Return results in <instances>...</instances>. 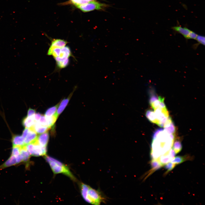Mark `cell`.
Segmentation results:
<instances>
[{
  "label": "cell",
  "mask_w": 205,
  "mask_h": 205,
  "mask_svg": "<svg viewBox=\"0 0 205 205\" xmlns=\"http://www.w3.org/2000/svg\"><path fill=\"white\" fill-rule=\"evenodd\" d=\"M80 184L81 196L86 202L94 205H100L102 203L106 202L107 197L100 189L96 190L82 183Z\"/></svg>",
  "instance_id": "6da1fadb"
},
{
  "label": "cell",
  "mask_w": 205,
  "mask_h": 205,
  "mask_svg": "<svg viewBox=\"0 0 205 205\" xmlns=\"http://www.w3.org/2000/svg\"><path fill=\"white\" fill-rule=\"evenodd\" d=\"M44 158L48 163L54 174L62 173L67 176L73 181H76L75 178L65 165L55 158L46 155L44 156Z\"/></svg>",
  "instance_id": "7a4b0ae2"
},
{
  "label": "cell",
  "mask_w": 205,
  "mask_h": 205,
  "mask_svg": "<svg viewBox=\"0 0 205 205\" xmlns=\"http://www.w3.org/2000/svg\"><path fill=\"white\" fill-rule=\"evenodd\" d=\"M26 149L30 155L39 157L45 155L47 151L46 147H42L35 142L25 145Z\"/></svg>",
  "instance_id": "3957f363"
},
{
  "label": "cell",
  "mask_w": 205,
  "mask_h": 205,
  "mask_svg": "<svg viewBox=\"0 0 205 205\" xmlns=\"http://www.w3.org/2000/svg\"><path fill=\"white\" fill-rule=\"evenodd\" d=\"M106 5L93 0L85 3L77 5L76 7L83 12H89L94 10L102 9Z\"/></svg>",
  "instance_id": "277c9868"
},
{
  "label": "cell",
  "mask_w": 205,
  "mask_h": 205,
  "mask_svg": "<svg viewBox=\"0 0 205 205\" xmlns=\"http://www.w3.org/2000/svg\"><path fill=\"white\" fill-rule=\"evenodd\" d=\"M20 155L18 156L11 155L9 159L0 166V170L3 169L14 165L22 162Z\"/></svg>",
  "instance_id": "5b68a950"
},
{
  "label": "cell",
  "mask_w": 205,
  "mask_h": 205,
  "mask_svg": "<svg viewBox=\"0 0 205 205\" xmlns=\"http://www.w3.org/2000/svg\"><path fill=\"white\" fill-rule=\"evenodd\" d=\"M176 153L173 149H171L167 153L159 157V160H158L162 166L170 162L174 157Z\"/></svg>",
  "instance_id": "8992f818"
},
{
  "label": "cell",
  "mask_w": 205,
  "mask_h": 205,
  "mask_svg": "<svg viewBox=\"0 0 205 205\" xmlns=\"http://www.w3.org/2000/svg\"><path fill=\"white\" fill-rule=\"evenodd\" d=\"M49 138V133L47 131L38 136L36 142L42 146L47 147Z\"/></svg>",
  "instance_id": "52a82bcc"
},
{
  "label": "cell",
  "mask_w": 205,
  "mask_h": 205,
  "mask_svg": "<svg viewBox=\"0 0 205 205\" xmlns=\"http://www.w3.org/2000/svg\"><path fill=\"white\" fill-rule=\"evenodd\" d=\"M72 92L68 97L66 98L63 99L61 102L59 103V104L56 112V114L58 116L63 111L67 105L73 93Z\"/></svg>",
  "instance_id": "ba28073f"
},
{
  "label": "cell",
  "mask_w": 205,
  "mask_h": 205,
  "mask_svg": "<svg viewBox=\"0 0 205 205\" xmlns=\"http://www.w3.org/2000/svg\"><path fill=\"white\" fill-rule=\"evenodd\" d=\"M50 128L41 124L39 122H36L30 129L33 130L36 133L42 134L47 132Z\"/></svg>",
  "instance_id": "9c48e42d"
},
{
  "label": "cell",
  "mask_w": 205,
  "mask_h": 205,
  "mask_svg": "<svg viewBox=\"0 0 205 205\" xmlns=\"http://www.w3.org/2000/svg\"><path fill=\"white\" fill-rule=\"evenodd\" d=\"M37 136L36 133L33 130L29 128L28 134L24 139L25 145L35 142Z\"/></svg>",
  "instance_id": "30bf717a"
},
{
  "label": "cell",
  "mask_w": 205,
  "mask_h": 205,
  "mask_svg": "<svg viewBox=\"0 0 205 205\" xmlns=\"http://www.w3.org/2000/svg\"><path fill=\"white\" fill-rule=\"evenodd\" d=\"M11 141L13 147H22L25 145L24 139L22 136L14 135L12 137Z\"/></svg>",
  "instance_id": "8fae6325"
},
{
  "label": "cell",
  "mask_w": 205,
  "mask_h": 205,
  "mask_svg": "<svg viewBox=\"0 0 205 205\" xmlns=\"http://www.w3.org/2000/svg\"><path fill=\"white\" fill-rule=\"evenodd\" d=\"M72 56L70 48L68 46H65L61 48L60 54L58 57L62 61L65 60Z\"/></svg>",
  "instance_id": "7c38bea8"
},
{
  "label": "cell",
  "mask_w": 205,
  "mask_h": 205,
  "mask_svg": "<svg viewBox=\"0 0 205 205\" xmlns=\"http://www.w3.org/2000/svg\"><path fill=\"white\" fill-rule=\"evenodd\" d=\"M34 115L30 117L26 116L23 118L22 123V125L25 128H30L34 125L35 122Z\"/></svg>",
  "instance_id": "4fadbf2b"
},
{
  "label": "cell",
  "mask_w": 205,
  "mask_h": 205,
  "mask_svg": "<svg viewBox=\"0 0 205 205\" xmlns=\"http://www.w3.org/2000/svg\"><path fill=\"white\" fill-rule=\"evenodd\" d=\"M30 155L25 148V145L21 147L20 156L22 162L25 163L28 165L29 161Z\"/></svg>",
  "instance_id": "5bb4252c"
},
{
  "label": "cell",
  "mask_w": 205,
  "mask_h": 205,
  "mask_svg": "<svg viewBox=\"0 0 205 205\" xmlns=\"http://www.w3.org/2000/svg\"><path fill=\"white\" fill-rule=\"evenodd\" d=\"M173 29L182 35L186 39H188L189 34L191 30L186 27H182L180 26L173 27Z\"/></svg>",
  "instance_id": "9a60e30c"
},
{
  "label": "cell",
  "mask_w": 205,
  "mask_h": 205,
  "mask_svg": "<svg viewBox=\"0 0 205 205\" xmlns=\"http://www.w3.org/2000/svg\"><path fill=\"white\" fill-rule=\"evenodd\" d=\"M67 43V41L64 40L53 39L52 40L51 45L61 48L65 46Z\"/></svg>",
  "instance_id": "2e32d148"
},
{
  "label": "cell",
  "mask_w": 205,
  "mask_h": 205,
  "mask_svg": "<svg viewBox=\"0 0 205 205\" xmlns=\"http://www.w3.org/2000/svg\"><path fill=\"white\" fill-rule=\"evenodd\" d=\"M190 157L187 155L184 156H177L175 157L171 160V162L175 165L179 164L186 161L189 160Z\"/></svg>",
  "instance_id": "e0dca14e"
},
{
  "label": "cell",
  "mask_w": 205,
  "mask_h": 205,
  "mask_svg": "<svg viewBox=\"0 0 205 205\" xmlns=\"http://www.w3.org/2000/svg\"><path fill=\"white\" fill-rule=\"evenodd\" d=\"M58 116L56 113L50 117H46V126L51 128L54 125Z\"/></svg>",
  "instance_id": "ac0fdd59"
},
{
  "label": "cell",
  "mask_w": 205,
  "mask_h": 205,
  "mask_svg": "<svg viewBox=\"0 0 205 205\" xmlns=\"http://www.w3.org/2000/svg\"><path fill=\"white\" fill-rule=\"evenodd\" d=\"M145 116L148 120L151 122L157 124V120L154 112L151 110L146 111Z\"/></svg>",
  "instance_id": "d6986e66"
},
{
  "label": "cell",
  "mask_w": 205,
  "mask_h": 205,
  "mask_svg": "<svg viewBox=\"0 0 205 205\" xmlns=\"http://www.w3.org/2000/svg\"><path fill=\"white\" fill-rule=\"evenodd\" d=\"M59 103L56 105L48 109L45 112L44 115L46 117H50L53 116L56 113Z\"/></svg>",
  "instance_id": "ffe728a7"
},
{
  "label": "cell",
  "mask_w": 205,
  "mask_h": 205,
  "mask_svg": "<svg viewBox=\"0 0 205 205\" xmlns=\"http://www.w3.org/2000/svg\"><path fill=\"white\" fill-rule=\"evenodd\" d=\"M173 149L176 154L179 153L182 150V145L181 142L178 140H176L173 144Z\"/></svg>",
  "instance_id": "44dd1931"
},
{
  "label": "cell",
  "mask_w": 205,
  "mask_h": 205,
  "mask_svg": "<svg viewBox=\"0 0 205 205\" xmlns=\"http://www.w3.org/2000/svg\"><path fill=\"white\" fill-rule=\"evenodd\" d=\"M151 165L152 167V172L153 171L157 170L162 166L157 159H152L151 162Z\"/></svg>",
  "instance_id": "7402d4cb"
},
{
  "label": "cell",
  "mask_w": 205,
  "mask_h": 205,
  "mask_svg": "<svg viewBox=\"0 0 205 205\" xmlns=\"http://www.w3.org/2000/svg\"><path fill=\"white\" fill-rule=\"evenodd\" d=\"M58 67L60 68H63L67 66L69 64V58L63 61L56 62Z\"/></svg>",
  "instance_id": "603a6c76"
},
{
  "label": "cell",
  "mask_w": 205,
  "mask_h": 205,
  "mask_svg": "<svg viewBox=\"0 0 205 205\" xmlns=\"http://www.w3.org/2000/svg\"><path fill=\"white\" fill-rule=\"evenodd\" d=\"M93 0H70V2L73 5L76 6L82 5Z\"/></svg>",
  "instance_id": "cb8c5ba5"
},
{
  "label": "cell",
  "mask_w": 205,
  "mask_h": 205,
  "mask_svg": "<svg viewBox=\"0 0 205 205\" xmlns=\"http://www.w3.org/2000/svg\"><path fill=\"white\" fill-rule=\"evenodd\" d=\"M21 147L18 146L13 147L11 155L18 156L20 155Z\"/></svg>",
  "instance_id": "d4e9b609"
},
{
  "label": "cell",
  "mask_w": 205,
  "mask_h": 205,
  "mask_svg": "<svg viewBox=\"0 0 205 205\" xmlns=\"http://www.w3.org/2000/svg\"><path fill=\"white\" fill-rule=\"evenodd\" d=\"M175 165H176L173 163L171 162H169L165 164L164 166L165 168L167 170V171L165 173H167L169 171L172 170Z\"/></svg>",
  "instance_id": "484cf974"
},
{
  "label": "cell",
  "mask_w": 205,
  "mask_h": 205,
  "mask_svg": "<svg viewBox=\"0 0 205 205\" xmlns=\"http://www.w3.org/2000/svg\"><path fill=\"white\" fill-rule=\"evenodd\" d=\"M195 40L198 42V44L205 45V37L201 35H198Z\"/></svg>",
  "instance_id": "4316f807"
},
{
  "label": "cell",
  "mask_w": 205,
  "mask_h": 205,
  "mask_svg": "<svg viewBox=\"0 0 205 205\" xmlns=\"http://www.w3.org/2000/svg\"><path fill=\"white\" fill-rule=\"evenodd\" d=\"M61 48H55L52 54V55L55 58L58 57L60 53Z\"/></svg>",
  "instance_id": "83f0119b"
},
{
  "label": "cell",
  "mask_w": 205,
  "mask_h": 205,
  "mask_svg": "<svg viewBox=\"0 0 205 205\" xmlns=\"http://www.w3.org/2000/svg\"><path fill=\"white\" fill-rule=\"evenodd\" d=\"M39 122L42 125L46 126V117L45 115H42Z\"/></svg>",
  "instance_id": "f1b7e54d"
},
{
  "label": "cell",
  "mask_w": 205,
  "mask_h": 205,
  "mask_svg": "<svg viewBox=\"0 0 205 205\" xmlns=\"http://www.w3.org/2000/svg\"><path fill=\"white\" fill-rule=\"evenodd\" d=\"M198 35L194 32L191 31L188 37V39H195Z\"/></svg>",
  "instance_id": "f546056e"
},
{
  "label": "cell",
  "mask_w": 205,
  "mask_h": 205,
  "mask_svg": "<svg viewBox=\"0 0 205 205\" xmlns=\"http://www.w3.org/2000/svg\"><path fill=\"white\" fill-rule=\"evenodd\" d=\"M35 110L29 108L28 111L27 116L28 117L33 116L35 114Z\"/></svg>",
  "instance_id": "4dcf8cb0"
},
{
  "label": "cell",
  "mask_w": 205,
  "mask_h": 205,
  "mask_svg": "<svg viewBox=\"0 0 205 205\" xmlns=\"http://www.w3.org/2000/svg\"><path fill=\"white\" fill-rule=\"evenodd\" d=\"M56 48L57 47L55 46L51 45L48 51L47 54L48 55H51L54 49Z\"/></svg>",
  "instance_id": "1f68e13d"
},
{
  "label": "cell",
  "mask_w": 205,
  "mask_h": 205,
  "mask_svg": "<svg viewBox=\"0 0 205 205\" xmlns=\"http://www.w3.org/2000/svg\"><path fill=\"white\" fill-rule=\"evenodd\" d=\"M42 114L39 113H36L34 115V119L36 122H39Z\"/></svg>",
  "instance_id": "d6a6232c"
},
{
  "label": "cell",
  "mask_w": 205,
  "mask_h": 205,
  "mask_svg": "<svg viewBox=\"0 0 205 205\" xmlns=\"http://www.w3.org/2000/svg\"><path fill=\"white\" fill-rule=\"evenodd\" d=\"M29 130V128H25L24 129L23 131L22 136L24 138V139L26 137Z\"/></svg>",
  "instance_id": "836d02e7"
}]
</instances>
